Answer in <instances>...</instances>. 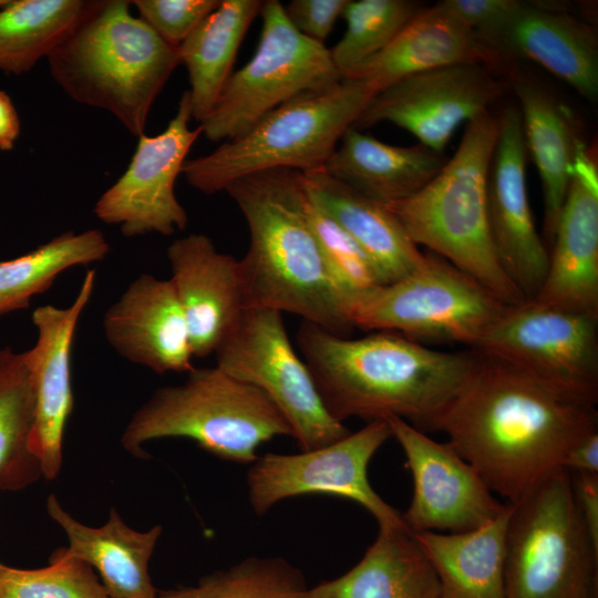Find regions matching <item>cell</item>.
<instances>
[{
  "mask_svg": "<svg viewBox=\"0 0 598 598\" xmlns=\"http://www.w3.org/2000/svg\"><path fill=\"white\" fill-rule=\"evenodd\" d=\"M597 424L596 404L477 352L432 430L444 432L487 487L514 504L563 467L568 451Z\"/></svg>",
  "mask_w": 598,
  "mask_h": 598,
  "instance_id": "1",
  "label": "cell"
},
{
  "mask_svg": "<svg viewBox=\"0 0 598 598\" xmlns=\"http://www.w3.org/2000/svg\"><path fill=\"white\" fill-rule=\"evenodd\" d=\"M296 340L326 409L341 423L396 416L432 430L477 360L475 350H434L390 331L350 339L303 320Z\"/></svg>",
  "mask_w": 598,
  "mask_h": 598,
  "instance_id": "2",
  "label": "cell"
},
{
  "mask_svg": "<svg viewBox=\"0 0 598 598\" xmlns=\"http://www.w3.org/2000/svg\"><path fill=\"white\" fill-rule=\"evenodd\" d=\"M224 192L249 229V248L239 259L246 309L289 312L348 337L353 329L348 306L311 226L301 173L258 172L234 181Z\"/></svg>",
  "mask_w": 598,
  "mask_h": 598,
  "instance_id": "3",
  "label": "cell"
},
{
  "mask_svg": "<svg viewBox=\"0 0 598 598\" xmlns=\"http://www.w3.org/2000/svg\"><path fill=\"white\" fill-rule=\"evenodd\" d=\"M131 4L89 1L80 21L47 59L52 78L72 100L110 112L140 137L181 59L178 48L131 13Z\"/></svg>",
  "mask_w": 598,
  "mask_h": 598,
  "instance_id": "4",
  "label": "cell"
},
{
  "mask_svg": "<svg viewBox=\"0 0 598 598\" xmlns=\"http://www.w3.org/2000/svg\"><path fill=\"white\" fill-rule=\"evenodd\" d=\"M498 120L486 112L466 124L462 141L422 189L385 204L412 241L427 247L482 283L504 305L526 300L509 280L493 244L487 186Z\"/></svg>",
  "mask_w": 598,
  "mask_h": 598,
  "instance_id": "5",
  "label": "cell"
},
{
  "mask_svg": "<svg viewBox=\"0 0 598 598\" xmlns=\"http://www.w3.org/2000/svg\"><path fill=\"white\" fill-rule=\"evenodd\" d=\"M374 95L364 81L342 79L327 90L298 96L243 135L186 161L182 173L190 186L212 195L258 172L321 169Z\"/></svg>",
  "mask_w": 598,
  "mask_h": 598,
  "instance_id": "6",
  "label": "cell"
},
{
  "mask_svg": "<svg viewBox=\"0 0 598 598\" xmlns=\"http://www.w3.org/2000/svg\"><path fill=\"white\" fill-rule=\"evenodd\" d=\"M290 427L255 386L218 367L194 368L177 385L157 389L127 423L121 444L145 458L143 444L163 437H187L203 450L236 463H254L256 451Z\"/></svg>",
  "mask_w": 598,
  "mask_h": 598,
  "instance_id": "7",
  "label": "cell"
},
{
  "mask_svg": "<svg viewBox=\"0 0 598 598\" xmlns=\"http://www.w3.org/2000/svg\"><path fill=\"white\" fill-rule=\"evenodd\" d=\"M505 591L506 598H598V550L564 467L512 504Z\"/></svg>",
  "mask_w": 598,
  "mask_h": 598,
  "instance_id": "8",
  "label": "cell"
},
{
  "mask_svg": "<svg viewBox=\"0 0 598 598\" xmlns=\"http://www.w3.org/2000/svg\"><path fill=\"white\" fill-rule=\"evenodd\" d=\"M505 307L477 280L431 252L406 276L361 297L350 322L364 331L452 341L474 350Z\"/></svg>",
  "mask_w": 598,
  "mask_h": 598,
  "instance_id": "9",
  "label": "cell"
},
{
  "mask_svg": "<svg viewBox=\"0 0 598 598\" xmlns=\"http://www.w3.org/2000/svg\"><path fill=\"white\" fill-rule=\"evenodd\" d=\"M261 34L250 61L233 73L216 105L199 124L212 142L236 138L289 101L338 84L330 49L298 32L283 4L262 2Z\"/></svg>",
  "mask_w": 598,
  "mask_h": 598,
  "instance_id": "10",
  "label": "cell"
},
{
  "mask_svg": "<svg viewBox=\"0 0 598 598\" xmlns=\"http://www.w3.org/2000/svg\"><path fill=\"white\" fill-rule=\"evenodd\" d=\"M214 354L216 367L255 386L276 406L300 451L326 446L351 432L326 409L281 312L247 309Z\"/></svg>",
  "mask_w": 598,
  "mask_h": 598,
  "instance_id": "11",
  "label": "cell"
},
{
  "mask_svg": "<svg viewBox=\"0 0 598 598\" xmlns=\"http://www.w3.org/2000/svg\"><path fill=\"white\" fill-rule=\"evenodd\" d=\"M475 351L582 401H598V318L526 299L506 306Z\"/></svg>",
  "mask_w": 598,
  "mask_h": 598,
  "instance_id": "12",
  "label": "cell"
},
{
  "mask_svg": "<svg viewBox=\"0 0 598 598\" xmlns=\"http://www.w3.org/2000/svg\"><path fill=\"white\" fill-rule=\"evenodd\" d=\"M390 437L388 423L375 420L316 450L258 456L247 472L254 512L264 515L282 499L326 494L357 502L377 519L379 527H406L401 513L382 499L368 478L371 458Z\"/></svg>",
  "mask_w": 598,
  "mask_h": 598,
  "instance_id": "13",
  "label": "cell"
},
{
  "mask_svg": "<svg viewBox=\"0 0 598 598\" xmlns=\"http://www.w3.org/2000/svg\"><path fill=\"white\" fill-rule=\"evenodd\" d=\"M189 94H182L175 116L155 135L138 137L123 175L102 194L94 206L103 223L117 225L126 237L157 233L169 236L185 229L188 217L175 195V183L186 156L203 134L189 127Z\"/></svg>",
  "mask_w": 598,
  "mask_h": 598,
  "instance_id": "14",
  "label": "cell"
},
{
  "mask_svg": "<svg viewBox=\"0 0 598 598\" xmlns=\"http://www.w3.org/2000/svg\"><path fill=\"white\" fill-rule=\"evenodd\" d=\"M481 64L448 65L404 78L377 93L352 127L389 122L443 153L458 128L501 97L504 83Z\"/></svg>",
  "mask_w": 598,
  "mask_h": 598,
  "instance_id": "15",
  "label": "cell"
},
{
  "mask_svg": "<svg viewBox=\"0 0 598 598\" xmlns=\"http://www.w3.org/2000/svg\"><path fill=\"white\" fill-rule=\"evenodd\" d=\"M412 474L413 496L402 519L411 533H463L496 518L506 507L450 443H439L409 422L384 419Z\"/></svg>",
  "mask_w": 598,
  "mask_h": 598,
  "instance_id": "16",
  "label": "cell"
},
{
  "mask_svg": "<svg viewBox=\"0 0 598 598\" xmlns=\"http://www.w3.org/2000/svg\"><path fill=\"white\" fill-rule=\"evenodd\" d=\"M95 270H89L68 307L44 305L32 313L37 341L23 352L33 394V422L29 448L42 477L54 480L61 470L62 442L73 408L71 350L81 313L95 286Z\"/></svg>",
  "mask_w": 598,
  "mask_h": 598,
  "instance_id": "17",
  "label": "cell"
},
{
  "mask_svg": "<svg viewBox=\"0 0 598 598\" xmlns=\"http://www.w3.org/2000/svg\"><path fill=\"white\" fill-rule=\"evenodd\" d=\"M523 123L517 107L498 118L487 186L489 229L502 268L522 292L532 299L538 292L549 252L536 230L527 195Z\"/></svg>",
  "mask_w": 598,
  "mask_h": 598,
  "instance_id": "18",
  "label": "cell"
},
{
  "mask_svg": "<svg viewBox=\"0 0 598 598\" xmlns=\"http://www.w3.org/2000/svg\"><path fill=\"white\" fill-rule=\"evenodd\" d=\"M544 281L532 300L598 318V174L584 145L551 243Z\"/></svg>",
  "mask_w": 598,
  "mask_h": 598,
  "instance_id": "19",
  "label": "cell"
},
{
  "mask_svg": "<svg viewBox=\"0 0 598 598\" xmlns=\"http://www.w3.org/2000/svg\"><path fill=\"white\" fill-rule=\"evenodd\" d=\"M167 258L193 354H213L247 310L239 259L219 252L204 234L175 239Z\"/></svg>",
  "mask_w": 598,
  "mask_h": 598,
  "instance_id": "20",
  "label": "cell"
},
{
  "mask_svg": "<svg viewBox=\"0 0 598 598\" xmlns=\"http://www.w3.org/2000/svg\"><path fill=\"white\" fill-rule=\"evenodd\" d=\"M103 329L124 359L156 373L189 372L194 357L171 279L143 274L106 310Z\"/></svg>",
  "mask_w": 598,
  "mask_h": 598,
  "instance_id": "21",
  "label": "cell"
},
{
  "mask_svg": "<svg viewBox=\"0 0 598 598\" xmlns=\"http://www.w3.org/2000/svg\"><path fill=\"white\" fill-rule=\"evenodd\" d=\"M488 47L534 61L590 101L598 95L595 32L557 4L522 1Z\"/></svg>",
  "mask_w": 598,
  "mask_h": 598,
  "instance_id": "22",
  "label": "cell"
},
{
  "mask_svg": "<svg viewBox=\"0 0 598 598\" xmlns=\"http://www.w3.org/2000/svg\"><path fill=\"white\" fill-rule=\"evenodd\" d=\"M455 64L495 70L504 59L436 3L422 9L381 52L346 79L362 80L377 94L410 75Z\"/></svg>",
  "mask_w": 598,
  "mask_h": 598,
  "instance_id": "23",
  "label": "cell"
},
{
  "mask_svg": "<svg viewBox=\"0 0 598 598\" xmlns=\"http://www.w3.org/2000/svg\"><path fill=\"white\" fill-rule=\"evenodd\" d=\"M47 509L69 539L68 547L56 551L95 568L110 598H154L157 595L148 563L162 534L161 525L138 532L111 508L103 526L90 527L71 516L53 494L48 497Z\"/></svg>",
  "mask_w": 598,
  "mask_h": 598,
  "instance_id": "24",
  "label": "cell"
},
{
  "mask_svg": "<svg viewBox=\"0 0 598 598\" xmlns=\"http://www.w3.org/2000/svg\"><path fill=\"white\" fill-rule=\"evenodd\" d=\"M301 176L310 199L372 260L381 285L401 279L422 264L425 254L384 204L362 195L322 168Z\"/></svg>",
  "mask_w": 598,
  "mask_h": 598,
  "instance_id": "25",
  "label": "cell"
},
{
  "mask_svg": "<svg viewBox=\"0 0 598 598\" xmlns=\"http://www.w3.org/2000/svg\"><path fill=\"white\" fill-rule=\"evenodd\" d=\"M447 157L422 144L395 146L349 127L323 166L333 178L381 204L405 199L429 184Z\"/></svg>",
  "mask_w": 598,
  "mask_h": 598,
  "instance_id": "26",
  "label": "cell"
},
{
  "mask_svg": "<svg viewBox=\"0 0 598 598\" xmlns=\"http://www.w3.org/2000/svg\"><path fill=\"white\" fill-rule=\"evenodd\" d=\"M311 598H441L437 576L406 527H379L361 560L309 588Z\"/></svg>",
  "mask_w": 598,
  "mask_h": 598,
  "instance_id": "27",
  "label": "cell"
},
{
  "mask_svg": "<svg viewBox=\"0 0 598 598\" xmlns=\"http://www.w3.org/2000/svg\"><path fill=\"white\" fill-rule=\"evenodd\" d=\"M527 152L537 167L544 196V234L551 245L585 145L568 110L548 91L530 81L515 82Z\"/></svg>",
  "mask_w": 598,
  "mask_h": 598,
  "instance_id": "28",
  "label": "cell"
},
{
  "mask_svg": "<svg viewBox=\"0 0 598 598\" xmlns=\"http://www.w3.org/2000/svg\"><path fill=\"white\" fill-rule=\"evenodd\" d=\"M512 504L489 523L468 532L412 533L430 560L441 598H506V532Z\"/></svg>",
  "mask_w": 598,
  "mask_h": 598,
  "instance_id": "29",
  "label": "cell"
},
{
  "mask_svg": "<svg viewBox=\"0 0 598 598\" xmlns=\"http://www.w3.org/2000/svg\"><path fill=\"white\" fill-rule=\"evenodd\" d=\"M260 0H220L178 47L181 63L188 72L192 118L203 122L224 91Z\"/></svg>",
  "mask_w": 598,
  "mask_h": 598,
  "instance_id": "30",
  "label": "cell"
},
{
  "mask_svg": "<svg viewBox=\"0 0 598 598\" xmlns=\"http://www.w3.org/2000/svg\"><path fill=\"white\" fill-rule=\"evenodd\" d=\"M87 4L82 0L8 1L0 8V70L30 71L70 33Z\"/></svg>",
  "mask_w": 598,
  "mask_h": 598,
  "instance_id": "31",
  "label": "cell"
},
{
  "mask_svg": "<svg viewBox=\"0 0 598 598\" xmlns=\"http://www.w3.org/2000/svg\"><path fill=\"white\" fill-rule=\"evenodd\" d=\"M110 250L102 231H66L34 250L0 261V316L24 309L64 270L100 261Z\"/></svg>",
  "mask_w": 598,
  "mask_h": 598,
  "instance_id": "32",
  "label": "cell"
},
{
  "mask_svg": "<svg viewBox=\"0 0 598 598\" xmlns=\"http://www.w3.org/2000/svg\"><path fill=\"white\" fill-rule=\"evenodd\" d=\"M33 406L23 352L0 348V489L18 491L42 477L29 448Z\"/></svg>",
  "mask_w": 598,
  "mask_h": 598,
  "instance_id": "33",
  "label": "cell"
},
{
  "mask_svg": "<svg viewBox=\"0 0 598 598\" xmlns=\"http://www.w3.org/2000/svg\"><path fill=\"white\" fill-rule=\"evenodd\" d=\"M154 598H311L301 571L281 557H249L196 585Z\"/></svg>",
  "mask_w": 598,
  "mask_h": 598,
  "instance_id": "34",
  "label": "cell"
},
{
  "mask_svg": "<svg viewBox=\"0 0 598 598\" xmlns=\"http://www.w3.org/2000/svg\"><path fill=\"white\" fill-rule=\"evenodd\" d=\"M422 9L410 0H348L341 16L347 30L330 49L341 78L381 52Z\"/></svg>",
  "mask_w": 598,
  "mask_h": 598,
  "instance_id": "35",
  "label": "cell"
},
{
  "mask_svg": "<svg viewBox=\"0 0 598 598\" xmlns=\"http://www.w3.org/2000/svg\"><path fill=\"white\" fill-rule=\"evenodd\" d=\"M0 598H110L93 568L86 563L59 554L50 565L38 569L3 566Z\"/></svg>",
  "mask_w": 598,
  "mask_h": 598,
  "instance_id": "36",
  "label": "cell"
},
{
  "mask_svg": "<svg viewBox=\"0 0 598 598\" xmlns=\"http://www.w3.org/2000/svg\"><path fill=\"white\" fill-rule=\"evenodd\" d=\"M308 214L327 268L348 306L350 319L353 305L381 285L379 275L363 249L309 196Z\"/></svg>",
  "mask_w": 598,
  "mask_h": 598,
  "instance_id": "37",
  "label": "cell"
},
{
  "mask_svg": "<svg viewBox=\"0 0 598 598\" xmlns=\"http://www.w3.org/2000/svg\"><path fill=\"white\" fill-rule=\"evenodd\" d=\"M143 20L162 40L178 48L210 14L220 0H135L131 1Z\"/></svg>",
  "mask_w": 598,
  "mask_h": 598,
  "instance_id": "38",
  "label": "cell"
},
{
  "mask_svg": "<svg viewBox=\"0 0 598 598\" xmlns=\"http://www.w3.org/2000/svg\"><path fill=\"white\" fill-rule=\"evenodd\" d=\"M445 11L472 29L488 45L519 8L517 0H443Z\"/></svg>",
  "mask_w": 598,
  "mask_h": 598,
  "instance_id": "39",
  "label": "cell"
},
{
  "mask_svg": "<svg viewBox=\"0 0 598 598\" xmlns=\"http://www.w3.org/2000/svg\"><path fill=\"white\" fill-rule=\"evenodd\" d=\"M348 0H292L283 6L293 28L305 37L323 44Z\"/></svg>",
  "mask_w": 598,
  "mask_h": 598,
  "instance_id": "40",
  "label": "cell"
},
{
  "mask_svg": "<svg viewBox=\"0 0 598 598\" xmlns=\"http://www.w3.org/2000/svg\"><path fill=\"white\" fill-rule=\"evenodd\" d=\"M571 486L579 516L598 550V473H571Z\"/></svg>",
  "mask_w": 598,
  "mask_h": 598,
  "instance_id": "41",
  "label": "cell"
},
{
  "mask_svg": "<svg viewBox=\"0 0 598 598\" xmlns=\"http://www.w3.org/2000/svg\"><path fill=\"white\" fill-rule=\"evenodd\" d=\"M561 466L571 473H598V430L576 443Z\"/></svg>",
  "mask_w": 598,
  "mask_h": 598,
  "instance_id": "42",
  "label": "cell"
},
{
  "mask_svg": "<svg viewBox=\"0 0 598 598\" xmlns=\"http://www.w3.org/2000/svg\"><path fill=\"white\" fill-rule=\"evenodd\" d=\"M20 133L17 111L3 91H0V150H12Z\"/></svg>",
  "mask_w": 598,
  "mask_h": 598,
  "instance_id": "43",
  "label": "cell"
},
{
  "mask_svg": "<svg viewBox=\"0 0 598 598\" xmlns=\"http://www.w3.org/2000/svg\"><path fill=\"white\" fill-rule=\"evenodd\" d=\"M8 1L6 0H0V8L4 7L7 4Z\"/></svg>",
  "mask_w": 598,
  "mask_h": 598,
  "instance_id": "44",
  "label": "cell"
},
{
  "mask_svg": "<svg viewBox=\"0 0 598 598\" xmlns=\"http://www.w3.org/2000/svg\"><path fill=\"white\" fill-rule=\"evenodd\" d=\"M0 491H1V489H0ZM3 566H4V565H2V564L0 563V571H1V569L3 568Z\"/></svg>",
  "mask_w": 598,
  "mask_h": 598,
  "instance_id": "45",
  "label": "cell"
}]
</instances>
